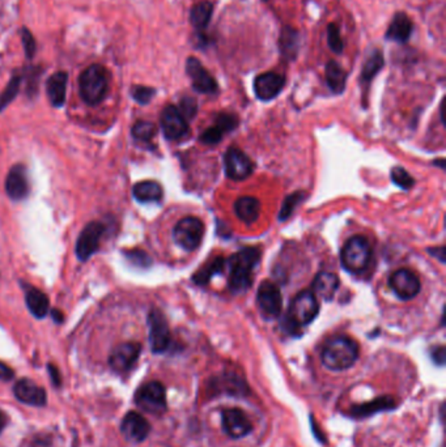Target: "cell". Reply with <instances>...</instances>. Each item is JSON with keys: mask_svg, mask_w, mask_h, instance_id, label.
I'll use <instances>...</instances> for the list:
<instances>
[{"mask_svg": "<svg viewBox=\"0 0 446 447\" xmlns=\"http://www.w3.org/2000/svg\"><path fill=\"white\" fill-rule=\"evenodd\" d=\"M261 252L257 248H245L233 254L226 264L229 267V290L235 294L244 293L253 284V271L259 263Z\"/></svg>", "mask_w": 446, "mask_h": 447, "instance_id": "obj_1", "label": "cell"}, {"mask_svg": "<svg viewBox=\"0 0 446 447\" xmlns=\"http://www.w3.org/2000/svg\"><path fill=\"white\" fill-rule=\"evenodd\" d=\"M359 357V345L354 339L339 335L328 340L323 349L321 360L326 368L332 371H341L354 367Z\"/></svg>", "mask_w": 446, "mask_h": 447, "instance_id": "obj_2", "label": "cell"}, {"mask_svg": "<svg viewBox=\"0 0 446 447\" xmlns=\"http://www.w3.org/2000/svg\"><path fill=\"white\" fill-rule=\"evenodd\" d=\"M79 89L81 98L88 105H98L109 92V72L101 65H92L80 75Z\"/></svg>", "mask_w": 446, "mask_h": 447, "instance_id": "obj_3", "label": "cell"}, {"mask_svg": "<svg viewBox=\"0 0 446 447\" xmlns=\"http://www.w3.org/2000/svg\"><path fill=\"white\" fill-rule=\"evenodd\" d=\"M319 313L318 298L312 290H302L292 300L287 313V329L289 332H297L299 329L308 326Z\"/></svg>", "mask_w": 446, "mask_h": 447, "instance_id": "obj_4", "label": "cell"}, {"mask_svg": "<svg viewBox=\"0 0 446 447\" xmlns=\"http://www.w3.org/2000/svg\"><path fill=\"white\" fill-rule=\"evenodd\" d=\"M372 259V248L363 236L350 238L341 252V265L350 274H361L365 271Z\"/></svg>", "mask_w": 446, "mask_h": 447, "instance_id": "obj_5", "label": "cell"}, {"mask_svg": "<svg viewBox=\"0 0 446 447\" xmlns=\"http://www.w3.org/2000/svg\"><path fill=\"white\" fill-rule=\"evenodd\" d=\"M136 406L151 415L161 416L167 412V391L161 382L152 381L143 384L135 393Z\"/></svg>", "mask_w": 446, "mask_h": 447, "instance_id": "obj_6", "label": "cell"}, {"mask_svg": "<svg viewBox=\"0 0 446 447\" xmlns=\"http://www.w3.org/2000/svg\"><path fill=\"white\" fill-rule=\"evenodd\" d=\"M204 235V225L194 216H187L180 220L174 230L173 238L176 243L186 251H194L199 248Z\"/></svg>", "mask_w": 446, "mask_h": 447, "instance_id": "obj_7", "label": "cell"}, {"mask_svg": "<svg viewBox=\"0 0 446 447\" xmlns=\"http://www.w3.org/2000/svg\"><path fill=\"white\" fill-rule=\"evenodd\" d=\"M149 344L153 353H164L171 345V329L165 316L158 310H151L148 316Z\"/></svg>", "mask_w": 446, "mask_h": 447, "instance_id": "obj_8", "label": "cell"}, {"mask_svg": "<svg viewBox=\"0 0 446 447\" xmlns=\"http://www.w3.org/2000/svg\"><path fill=\"white\" fill-rule=\"evenodd\" d=\"M142 345L139 342H122L113 349L109 357V365L116 373H129L139 360Z\"/></svg>", "mask_w": 446, "mask_h": 447, "instance_id": "obj_9", "label": "cell"}, {"mask_svg": "<svg viewBox=\"0 0 446 447\" xmlns=\"http://www.w3.org/2000/svg\"><path fill=\"white\" fill-rule=\"evenodd\" d=\"M226 177L233 181H244L254 171V164L240 148L231 146L224 156Z\"/></svg>", "mask_w": 446, "mask_h": 447, "instance_id": "obj_10", "label": "cell"}, {"mask_svg": "<svg viewBox=\"0 0 446 447\" xmlns=\"http://www.w3.org/2000/svg\"><path fill=\"white\" fill-rule=\"evenodd\" d=\"M105 232V226L101 223L92 221L88 224L80 233L76 241V255L81 262L88 261L100 246V241Z\"/></svg>", "mask_w": 446, "mask_h": 447, "instance_id": "obj_11", "label": "cell"}, {"mask_svg": "<svg viewBox=\"0 0 446 447\" xmlns=\"http://www.w3.org/2000/svg\"><path fill=\"white\" fill-rule=\"evenodd\" d=\"M257 305L263 316L268 319L276 318L282 312L283 298L280 290L271 281H263L257 292Z\"/></svg>", "mask_w": 446, "mask_h": 447, "instance_id": "obj_12", "label": "cell"}, {"mask_svg": "<svg viewBox=\"0 0 446 447\" xmlns=\"http://www.w3.org/2000/svg\"><path fill=\"white\" fill-rule=\"evenodd\" d=\"M161 129L168 140H180L189 133L187 120L176 106L168 105L161 113Z\"/></svg>", "mask_w": 446, "mask_h": 447, "instance_id": "obj_13", "label": "cell"}, {"mask_svg": "<svg viewBox=\"0 0 446 447\" xmlns=\"http://www.w3.org/2000/svg\"><path fill=\"white\" fill-rule=\"evenodd\" d=\"M390 288L401 300H412L420 292V280L412 271L402 268L395 271L389 280Z\"/></svg>", "mask_w": 446, "mask_h": 447, "instance_id": "obj_14", "label": "cell"}, {"mask_svg": "<svg viewBox=\"0 0 446 447\" xmlns=\"http://www.w3.org/2000/svg\"><path fill=\"white\" fill-rule=\"evenodd\" d=\"M186 72L193 83V88L202 94H215L217 92V83L210 72L202 66L197 58L190 56L186 62Z\"/></svg>", "mask_w": 446, "mask_h": 447, "instance_id": "obj_15", "label": "cell"}, {"mask_svg": "<svg viewBox=\"0 0 446 447\" xmlns=\"http://www.w3.org/2000/svg\"><path fill=\"white\" fill-rule=\"evenodd\" d=\"M222 424L225 433L231 438H242L253 430V424L246 413L238 408H229L223 411Z\"/></svg>", "mask_w": 446, "mask_h": 447, "instance_id": "obj_16", "label": "cell"}, {"mask_svg": "<svg viewBox=\"0 0 446 447\" xmlns=\"http://www.w3.org/2000/svg\"><path fill=\"white\" fill-rule=\"evenodd\" d=\"M286 85V78L276 72H264L254 80V93L261 101H271Z\"/></svg>", "mask_w": 446, "mask_h": 447, "instance_id": "obj_17", "label": "cell"}, {"mask_svg": "<svg viewBox=\"0 0 446 447\" xmlns=\"http://www.w3.org/2000/svg\"><path fill=\"white\" fill-rule=\"evenodd\" d=\"M120 432L127 441L139 444L151 433V424L140 413L130 411L122 420Z\"/></svg>", "mask_w": 446, "mask_h": 447, "instance_id": "obj_18", "label": "cell"}, {"mask_svg": "<svg viewBox=\"0 0 446 447\" xmlns=\"http://www.w3.org/2000/svg\"><path fill=\"white\" fill-rule=\"evenodd\" d=\"M14 397L28 406L43 407L47 403V395L45 389H42L36 382L28 378H23L16 382L14 386Z\"/></svg>", "mask_w": 446, "mask_h": 447, "instance_id": "obj_19", "label": "cell"}, {"mask_svg": "<svg viewBox=\"0 0 446 447\" xmlns=\"http://www.w3.org/2000/svg\"><path fill=\"white\" fill-rule=\"evenodd\" d=\"M6 190L8 197L14 200H21L29 194L27 171L23 165H16L10 171L6 179Z\"/></svg>", "mask_w": 446, "mask_h": 447, "instance_id": "obj_20", "label": "cell"}, {"mask_svg": "<svg viewBox=\"0 0 446 447\" xmlns=\"http://www.w3.org/2000/svg\"><path fill=\"white\" fill-rule=\"evenodd\" d=\"M412 30L414 24L411 19L405 12H398L394 14L392 24L387 28L386 39L398 43H406L412 34Z\"/></svg>", "mask_w": 446, "mask_h": 447, "instance_id": "obj_21", "label": "cell"}, {"mask_svg": "<svg viewBox=\"0 0 446 447\" xmlns=\"http://www.w3.org/2000/svg\"><path fill=\"white\" fill-rule=\"evenodd\" d=\"M338 288H339V277L331 272H319L313 281L312 292L317 298L330 301L334 298Z\"/></svg>", "mask_w": 446, "mask_h": 447, "instance_id": "obj_22", "label": "cell"}, {"mask_svg": "<svg viewBox=\"0 0 446 447\" xmlns=\"http://www.w3.org/2000/svg\"><path fill=\"white\" fill-rule=\"evenodd\" d=\"M67 83L68 75L65 71H59L52 75L46 83L47 97L54 107H62L66 102Z\"/></svg>", "mask_w": 446, "mask_h": 447, "instance_id": "obj_23", "label": "cell"}, {"mask_svg": "<svg viewBox=\"0 0 446 447\" xmlns=\"http://www.w3.org/2000/svg\"><path fill=\"white\" fill-rule=\"evenodd\" d=\"M237 217L245 224L255 223L261 213V203L257 197H242L235 203Z\"/></svg>", "mask_w": 446, "mask_h": 447, "instance_id": "obj_24", "label": "cell"}, {"mask_svg": "<svg viewBox=\"0 0 446 447\" xmlns=\"http://www.w3.org/2000/svg\"><path fill=\"white\" fill-rule=\"evenodd\" d=\"M396 406V402L394 400L392 396H381L369 403H364L360 406H354L351 409V415L354 417H369L374 413H379L382 411H389L393 409Z\"/></svg>", "mask_w": 446, "mask_h": 447, "instance_id": "obj_25", "label": "cell"}, {"mask_svg": "<svg viewBox=\"0 0 446 447\" xmlns=\"http://www.w3.org/2000/svg\"><path fill=\"white\" fill-rule=\"evenodd\" d=\"M277 45H279L280 53L286 59H288V61L296 59V56L299 54V47H300V36H299L297 30H295L293 28H283Z\"/></svg>", "mask_w": 446, "mask_h": 447, "instance_id": "obj_26", "label": "cell"}, {"mask_svg": "<svg viewBox=\"0 0 446 447\" xmlns=\"http://www.w3.org/2000/svg\"><path fill=\"white\" fill-rule=\"evenodd\" d=\"M25 301L28 309L36 318H45L50 309V301L47 296L34 287L25 288Z\"/></svg>", "mask_w": 446, "mask_h": 447, "instance_id": "obj_27", "label": "cell"}, {"mask_svg": "<svg viewBox=\"0 0 446 447\" xmlns=\"http://www.w3.org/2000/svg\"><path fill=\"white\" fill-rule=\"evenodd\" d=\"M134 197L142 203L160 201L162 199V187L155 181H143L135 184L132 188Z\"/></svg>", "mask_w": 446, "mask_h": 447, "instance_id": "obj_28", "label": "cell"}, {"mask_svg": "<svg viewBox=\"0 0 446 447\" xmlns=\"http://www.w3.org/2000/svg\"><path fill=\"white\" fill-rule=\"evenodd\" d=\"M347 81V74L335 61H330L326 65V83L331 92L341 94L344 92Z\"/></svg>", "mask_w": 446, "mask_h": 447, "instance_id": "obj_29", "label": "cell"}, {"mask_svg": "<svg viewBox=\"0 0 446 447\" xmlns=\"http://www.w3.org/2000/svg\"><path fill=\"white\" fill-rule=\"evenodd\" d=\"M212 14H213V4L209 0L200 1L193 7L190 12V21L195 29L203 30L209 27Z\"/></svg>", "mask_w": 446, "mask_h": 447, "instance_id": "obj_30", "label": "cell"}, {"mask_svg": "<svg viewBox=\"0 0 446 447\" xmlns=\"http://www.w3.org/2000/svg\"><path fill=\"white\" fill-rule=\"evenodd\" d=\"M225 263H226V261L224 258H222V257H217V258L212 259L210 263L204 264L198 271L197 274H194L193 281L195 284H198V285H206V284H209L212 277L223 272Z\"/></svg>", "mask_w": 446, "mask_h": 447, "instance_id": "obj_31", "label": "cell"}, {"mask_svg": "<svg viewBox=\"0 0 446 447\" xmlns=\"http://www.w3.org/2000/svg\"><path fill=\"white\" fill-rule=\"evenodd\" d=\"M385 66V59L379 50H374L369 55L364 66L361 68V83L369 85L370 81L377 76V74Z\"/></svg>", "mask_w": 446, "mask_h": 447, "instance_id": "obj_32", "label": "cell"}, {"mask_svg": "<svg viewBox=\"0 0 446 447\" xmlns=\"http://www.w3.org/2000/svg\"><path fill=\"white\" fill-rule=\"evenodd\" d=\"M132 136L139 142H151L156 135L158 129L152 122L138 120L132 127Z\"/></svg>", "mask_w": 446, "mask_h": 447, "instance_id": "obj_33", "label": "cell"}, {"mask_svg": "<svg viewBox=\"0 0 446 447\" xmlns=\"http://www.w3.org/2000/svg\"><path fill=\"white\" fill-rule=\"evenodd\" d=\"M20 83H21V79L19 76H14L12 79L10 80L6 89L0 94V111L4 110L14 101V97L17 96L19 89H20Z\"/></svg>", "mask_w": 446, "mask_h": 447, "instance_id": "obj_34", "label": "cell"}, {"mask_svg": "<svg viewBox=\"0 0 446 447\" xmlns=\"http://www.w3.org/2000/svg\"><path fill=\"white\" fill-rule=\"evenodd\" d=\"M392 181L403 190H410L415 184V181L410 175V173L401 166H395L392 169Z\"/></svg>", "mask_w": 446, "mask_h": 447, "instance_id": "obj_35", "label": "cell"}, {"mask_svg": "<svg viewBox=\"0 0 446 447\" xmlns=\"http://www.w3.org/2000/svg\"><path fill=\"white\" fill-rule=\"evenodd\" d=\"M328 47L335 54H341L344 50V43L341 37V32L337 24H328Z\"/></svg>", "mask_w": 446, "mask_h": 447, "instance_id": "obj_36", "label": "cell"}, {"mask_svg": "<svg viewBox=\"0 0 446 447\" xmlns=\"http://www.w3.org/2000/svg\"><path fill=\"white\" fill-rule=\"evenodd\" d=\"M224 133H225V132H224L220 127H217L216 124H213V126H211V127H209L207 130H204V131L200 133L199 140H200L202 143H204V144H217V143L222 142Z\"/></svg>", "mask_w": 446, "mask_h": 447, "instance_id": "obj_37", "label": "cell"}, {"mask_svg": "<svg viewBox=\"0 0 446 447\" xmlns=\"http://www.w3.org/2000/svg\"><path fill=\"white\" fill-rule=\"evenodd\" d=\"M302 197H304V195H302V193H295V194H292V195H289L286 200H284V203H283V207H282V210H280V213H279V219L280 220H286V219H288L289 216L292 215V212H293V210L299 206V203L301 201Z\"/></svg>", "mask_w": 446, "mask_h": 447, "instance_id": "obj_38", "label": "cell"}, {"mask_svg": "<svg viewBox=\"0 0 446 447\" xmlns=\"http://www.w3.org/2000/svg\"><path fill=\"white\" fill-rule=\"evenodd\" d=\"M131 94L136 102H139L140 105H147L148 102H151V100L156 94V91L149 87L136 85L132 88Z\"/></svg>", "mask_w": 446, "mask_h": 447, "instance_id": "obj_39", "label": "cell"}, {"mask_svg": "<svg viewBox=\"0 0 446 447\" xmlns=\"http://www.w3.org/2000/svg\"><path fill=\"white\" fill-rule=\"evenodd\" d=\"M125 255L132 264L139 265V267H149L152 263V259L149 258V255L145 251L139 250V249L125 251Z\"/></svg>", "mask_w": 446, "mask_h": 447, "instance_id": "obj_40", "label": "cell"}, {"mask_svg": "<svg viewBox=\"0 0 446 447\" xmlns=\"http://www.w3.org/2000/svg\"><path fill=\"white\" fill-rule=\"evenodd\" d=\"M178 110L182 113V116L186 118V120L193 119L197 116V101L193 97H184L181 100V104H180V109Z\"/></svg>", "mask_w": 446, "mask_h": 447, "instance_id": "obj_41", "label": "cell"}, {"mask_svg": "<svg viewBox=\"0 0 446 447\" xmlns=\"http://www.w3.org/2000/svg\"><path fill=\"white\" fill-rule=\"evenodd\" d=\"M215 124L217 127H220L224 132L232 131L233 129H236V126L238 124V120L232 114L222 113V114H219L216 117V119H215Z\"/></svg>", "mask_w": 446, "mask_h": 447, "instance_id": "obj_42", "label": "cell"}, {"mask_svg": "<svg viewBox=\"0 0 446 447\" xmlns=\"http://www.w3.org/2000/svg\"><path fill=\"white\" fill-rule=\"evenodd\" d=\"M20 34H21V41H23L25 55L28 58H33L36 54V41H34L33 34L28 30L27 28H23L20 30Z\"/></svg>", "mask_w": 446, "mask_h": 447, "instance_id": "obj_43", "label": "cell"}, {"mask_svg": "<svg viewBox=\"0 0 446 447\" xmlns=\"http://www.w3.org/2000/svg\"><path fill=\"white\" fill-rule=\"evenodd\" d=\"M432 360L437 365H444L445 364V348L444 347H437L432 351Z\"/></svg>", "mask_w": 446, "mask_h": 447, "instance_id": "obj_44", "label": "cell"}, {"mask_svg": "<svg viewBox=\"0 0 446 447\" xmlns=\"http://www.w3.org/2000/svg\"><path fill=\"white\" fill-rule=\"evenodd\" d=\"M14 377V370L10 368L8 365H6L4 362L0 361V380H1V381H11Z\"/></svg>", "mask_w": 446, "mask_h": 447, "instance_id": "obj_45", "label": "cell"}, {"mask_svg": "<svg viewBox=\"0 0 446 447\" xmlns=\"http://www.w3.org/2000/svg\"><path fill=\"white\" fill-rule=\"evenodd\" d=\"M49 373H50V377H52V382H53L54 386L55 387H61L62 384V377H61V373L58 368L53 365V364H49Z\"/></svg>", "mask_w": 446, "mask_h": 447, "instance_id": "obj_46", "label": "cell"}, {"mask_svg": "<svg viewBox=\"0 0 446 447\" xmlns=\"http://www.w3.org/2000/svg\"><path fill=\"white\" fill-rule=\"evenodd\" d=\"M7 422H8V417H7V415H6L4 412H1V411H0V433L4 430V428H6Z\"/></svg>", "mask_w": 446, "mask_h": 447, "instance_id": "obj_47", "label": "cell"}, {"mask_svg": "<svg viewBox=\"0 0 446 447\" xmlns=\"http://www.w3.org/2000/svg\"><path fill=\"white\" fill-rule=\"evenodd\" d=\"M52 316H53V319L55 320V322H58V323H62L63 322V314L59 312V310H54L53 313H52Z\"/></svg>", "mask_w": 446, "mask_h": 447, "instance_id": "obj_48", "label": "cell"}]
</instances>
